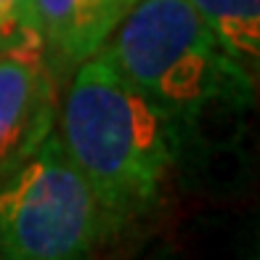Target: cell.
Returning <instances> with one entry per match:
<instances>
[{"label":"cell","mask_w":260,"mask_h":260,"mask_svg":"<svg viewBox=\"0 0 260 260\" xmlns=\"http://www.w3.org/2000/svg\"><path fill=\"white\" fill-rule=\"evenodd\" d=\"M53 130L122 229L159 199L181 149L175 122L101 51L69 72Z\"/></svg>","instance_id":"6da1fadb"},{"label":"cell","mask_w":260,"mask_h":260,"mask_svg":"<svg viewBox=\"0 0 260 260\" xmlns=\"http://www.w3.org/2000/svg\"><path fill=\"white\" fill-rule=\"evenodd\" d=\"M99 51L178 130L212 106L247 109L255 101L257 80L234 61L188 0H141Z\"/></svg>","instance_id":"7a4b0ae2"},{"label":"cell","mask_w":260,"mask_h":260,"mask_svg":"<svg viewBox=\"0 0 260 260\" xmlns=\"http://www.w3.org/2000/svg\"><path fill=\"white\" fill-rule=\"evenodd\" d=\"M117 234L56 130L0 181V260H90Z\"/></svg>","instance_id":"3957f363"},{"label":"cell","mask_w":260,"mask_h":260,"mask_svg":"<svg viewBox=\"0 0 260 260\" xmlns=\"http://www.w3.org/2000/svg\"><path fill=\"white\" fill-rule=\"evenodd\" d=\"M58 77L40 40L0 51V181L53 133Z\"/></svg>","instance_id":"277c9868"},{"label":"cell","mask_w":260,"mask_h":260,"mask_svg":"<svg viewBox=\"0 0 260 260\" xmlns=\"http://www.w3.org/2000/svg\"><path fill=\"white\" fill-rule=\"evenodd\" d=\"M207 21L223 48L257 80L260 64V0H188Z\"/></svg>","instance_id":"5b68a950"},{"label":"cell","mask_w":260,"mask_h":260,"mask_svg":"<svg viewBox=\"0 0 260 260\" xmlns=\"http://www.w3.org/2000/svg\"><path fill=\"white\" fill-rule=\"evenodd\" d=\"M80 0H32V19L53 75L75 69V19Z\"/></svg>","instance_id":"8992f818"},{"label":"cell","mask_w":260,"mask_h":260,"mask_svg":"<svg viewBox=\"0 0 260 260\" xmlns=\"http://www.w3.org/2000/svg\"><path fill=\"white\" fill-rule=\"evenodd\" d=\"M136 3L141 0H80L75 19V67L101 48Z\"/></svg>","instance_id":"52a82bcc"},{"label":"cell","mask_w":260,"mask_h":260,"mask_svg":"<svg viewBox=\"0 0 260 260\" xmlns=\"http://www.w3.org/2000/svg\"><path fill=\"white\" fill-rule=\"evenodd\" d=\"M24 40H40L32 19V0H0V48Z\"/></svg>","instance_id":"ba28073f"},{"label":"cell","mask_w":260,"mask_h":260,"mask_svg":"<svg viewBox=\"0 0 260 260\" xmlns=\"http://www.w3.org/2000/svg\"><path fill=\"white\" fill-rule=\"evenodd\" d=\"M0 51H3V48H0Z\"/></svg>","instance_id":"9c48e42d"}]
</instances>
